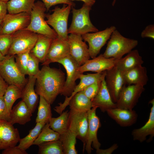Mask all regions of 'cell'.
<instances>
[{"label":"cell","mask_w":154,"mask_h":154,"mask_svg":"<svg viewBox=\"0 0 154 154\" xmlns=\"http://www.w3.org/2000/svg\"><path fill=\"white\" fill-rule=\"evenodd\" d=\"M36 76V93L42 96L50 104L60 94L65 81V74L60 70L43 65Z\"/></svg>","instance_id":"1"},{"label":"cell","mask_w":154,"mask_h":154,"mask_svg":"<svg viewBox=\"0 0 154 154\" xmlns=\"http://www.w3.org/2000/svg\"><path fill=\"white\" fill-rule=\"evenodd\" d=\"M138 44L137 40L124 37L116 29L112 32L102 54L107 58L118 59L130 52Z\"/></svg>","instance_id":"2"},{"label":"cell","mask_w":154,"mask_h":154,"mask_svg":"<svg viewBox=\"0 0 154 154\" xmlns=\"http://www.w3.org/2000/svg\"><path fill=\"white\" fill-rule=\"evenodd\" d=\"M46 11V8L42 2L38 1L35 2L30 14L29 23L25 29L37 34L53 38H57V33L50 27L45 20Z\"/></svg>","instance_id":"3"},{"label":"cell","mask_w":154,"mask_h":154,"mask_svg":"<svg viewBox=\"0 0 154 154\" xmlns=\"http://www.w3.org/2000/svg\"><path fill=\"white\" fill-rule=\"evenodd\" d=\"M92 7L84 3L79 9L72 7V18L71 24L68 30V33L82 35L88 33L98 31L90 19L89 13Z\"/></svg>","instance_id":"4"},{"label":"cell","mask_w":154,"mask_h":154,"mask_svg":"<svg viewBox=\"0 0 154 154\" xmlns=\"http://www.w3.org/2000/svg\"><path fill=\"white\" fill-rule=\"evenodd\" d=\"M72 7L64 4L61 8L56 7L52 14H46V23L52 27L60 39L68 40V21Z\"/></svg>","instance_id":"5"},{"label":"cell","mask_w":154,"mask_h":154,"mask_svg":"<svg viewBox=\"0 0 154 154\" xmlns=\"http://www.w3.org/2000/svg\"><path fill=\"white\" fill-rule=\"evenodd\" d=\"M15 59L14 55L5 56L0 62V74L9 85H15L23 90L27 80L18 69Z\"/></svg>","instance_id":"6"},{"label":"cell","mask_w":154,"mask_h":154,"mask_svg":"<svg viewBox=\"0 0 154 154\" xmlns=\"http://www.w3.org/2000/svg\"><path fill=\"white\" fill-rule=\"evenodd\" d=\"M12 42L7 55H15L31 51L37 40L38 34L25 29L11 35Z\"/></svg>","instance_id":"7"},{"label":"cell","mask_w":154,"mask_h":154,"mask_svg":"<svg viewBox=\"0 0 154 154\" xmlns=\"http://www.w3.org/2000/svg\"><path fill=\"white\" fill-rule=\"evenodd\" d=\"M55 62L62 64L66 70V79L60 94L65 97H69L76 85V80L79 79L81 74L83 73L78 70V68L80 66L70 55L55 60L53 62Z\"/></svg>","instance_id":"8"},{"label":"cell","mask_w":154,"mask_h":154,"mask_svg":"<svg viewBox=\"0 0 154 154\" xmlns=\"http://www.w3.org/2000/svg\"><path fill=\"white\" fill-rule=\"evenodd\" d=\"M97 108L93 107L87 112L88 126L84 149L89 154L93 149L92 147L96 150L101 145L97 137L98 131L101 126L100 119L96 114Z\"/></svg>","instance_id":"9"},{"label":"cell","mask_w":154,"mask_h":154,"mask_svg":"<svg viewBox=\"0 0 154 154\" xmlns=\"http://www.w3.org/2000/svg\"><path fill=\"white\" fill-rule=\"evenodd\" d=\"M116 29L115 26H112L101 31L82 35L83 40L88 44L90 57L93 58L97 56L102 48L109 39L112 32Z\"/></svg>","instance_id":"10"},{"label":"cell","mask_w":154,"mask_h":154,"mask_svg":"<svg viewBox=\"0 0 154 154\" xmlns=\"http://www.w3.org/2000/svg\"><path fill=\"white\" fill-rule=\"evenodd\" d=\"M145 90L144 86L139 84L124 86L116 103V107L133 110L137 104L139 98Z\"/></svg>","instance_id":"11"},{"label":"cell","mask_w":154,"mask_h":154,"mask_svg":"<svg viewBox=\"0 0 154 154\" xmlns=\"http://www.w3.org/2000/svg\"><path fill=\"white\" fill-rule=\"evenodd\" d=\"M30 20V14L26 12L7 14L3 19L1 34L11 35L26 28Z\"/></svg>","instance_id":"12"},{"label":"cell","mask_w":154,"mask_h":154,"mask_svg":"<svg viewBox=\"0 0 154 154\" xmlns=\"http://www.w3.org/2000/svg\"><path fill=\"white\" fill-rule=\"evenodd\" d=\"M106 74V71L94 74H82L79 78L80 80V82L76 85L71 95L69 97H65L64 102L59 103L58 105L54 108V110L60 114L68 106L70 100L75 94L82 91L86 87L92 83L102 82L105 79Z\"/></svg>","instance_id":"13"},{"label":"cell","mask_w":154,"mask_h":154,"mask_svg":"<svg viewBox=\"0 0 154 154\" xmlns=\"http://www.w3.org/2000/svg\"><path fill=\"white\" fill-rule=\"evenodd\" d=\"M83 40L80 35L70 34L68 36L70 55L80 66L83 64L90 58L88 47Z\"/></svg>","instance_id":"14"},{"label":"cell","mask_w":154,"mask_h":154,"mask_svg":"<svg viewBox=\"0 0 154 154\" xmlns=\"http://www.w3.org/2000/svg\"><path fill=\"white\" fill-rule=\"evenodd\" d=\"M105 80L112 100L116 103L123 88L125 85L123 72L114 66L106 71Z\"/></svg>","instance_id":"15"},{"label":"cell","mask_w":154,"mask_h":154,"mask_svg":"<svg viewBox=\"0 0 154 154\" xmlns=\"http://www.w3.org/2000/svg\"><path fill=\"white\" fill-rule=\"evenodd\" d=\"M88 126L87 112H74L70 111L68 129L76 134L85 146Z\"/></svg>","instance_id":"16"},{"label":"cell","mask_w":154,"mask_h":154,"mask_svg":"<svg viewBox=\"0 0 154 154\" xmlns=\"http://www.w3.org/2000/svg\"><path fill=\"white\" fill-rule=\"evenodd\" d=\"M20 139L17 128L8 121L0 120V150L16 146Z\"/></svg>","instance_id":"17"},{"label":"cell","mask_w":154,"mask_h":154,"mask_svg":"<svg viewBox=\"0 0 154 154\" xmlns=\"http://www.w3.org/2000/svg\"><path fill=\"white\" fill-rule=\"evenodd\" d=\"M116 60L113 58H106L101 54L92 59L88 60L79 67L78 70L82 73L87 71L101 72L114 66Z\"/></svg>","instance_id":"18"},{"label":"cell","mask_w":154,"mask_h":154,"mask_svg":"<svg viewBox=\"0 0 154 154\" xmlns=\"http://www.w3.org/2000/svg\"><path fill=\"white\" fill-rule=\"evenodd\" d=\"M69 55L70 49L68 40L58 37L54 38L44 61L42 65H48L55 60L64 58Z\"/></svg>","instance_id":"19"},{"label":"cell","mask_w":154,"mask_h":154,"mask_svg":"<svg viewBox=\"0 0 154 154\" xmlns=\"http://www.w3.org/2000/svg\"><path fill=\"white\" fill-rule=\"evenodd\" d=\"M106 112L111 118L120 126L123 127H129L137 121L138 115L133 110L115 108L108 110Z\"/></svg>","instance_id":"20"},{"label":"cell","mask_w":154,"mask_h":154,"mask_svg":"<svg viewBox=\"0 0 154 154\" xmlns=\"http://www.w3.org/2000/svg\"><path fill=\"white\" fill-rule=\"evenodd\" d=\"M149 103L152 104L149 119L143 126L141 127L134 129L131 132L133 140L142 143L146 139L147 137L149 135L150 141L154 135V99L151 100Z\"/></svg>","instance_id":"21"},{"label":"cell","mask_w":154,"mask_h":154,"mask_svg":"<svg viewBox=\"0 0 154 154\" xmlns=\"http://www.w3.org/2000/svg\"><path fill=\"white\" fill-rule=\"evenodd\" d=\"M91 101L92 107L99 108L103 112H106L109 109L116 108V103L112 101L107 87L105 79L101 82L98 93Z\"/></svg>","instance_id":"22"},{"label":"cell","mask_w":154,"mask_h":154,"mask_svg":"<svg viewBox=\"0 0 154 154\" xmlns=\"http://www.w3.org/2000/svg\"><path fill=\"white\" fill-rule=\"evenodd\" d=\"M36 80V76H29L27 83L22 90L21 97L32 113L35 110L38 99V95L35 89Z\"/></svg>","instance_id":"23"},{"label":"cell","mask_w":154,"mask_h":154,"mask_svg":"<svg viewBox=\"0 0 154 154\" xmlns=\"http://www.w3.org/2000/svg\"><path fill=\"white\" fill-rule=\"evenodd\" d=\"M122 72L125 85L139 84L144 86L148 81L146 68L142 65Z\"/></svg>","instance_id":"24"},{"label":"cell","mask_w":154,"mask_h":154,"mask_svg":"<svg viewBox=\"0 0 154 154\" xmlns=\"http://www.w3.org/2000/svg\"><path fill=\"white\" fill-rule=\"evenodd\" d=\"M32 114L26 104L21 100L12 109L9 122L13 125L15 123L24 125L31 120Z\"/></svg>","instance_id":"25"},{"label":"cell","mask_w":154,"mask_h":154,"mask_svg":"<svg viewBox=\"0 0 154 154\" xmlns=\"http://www.w3.org/2000/svg\"><path fill=\"white\" fill-rule=\"evenodd\" d=\"M144 62L137 50H132L125 57L116 59L115 66L122 72L142 65Z\"/></svg>","instance_id":"26"},{"label":"cell","mask_w":154,"mask_h":154,"mask_svg":"<svg viewBox=\"0 0 154 154\" xmlns=\"http://www.w3.org/2000/svg\"><path fill=\"white\" fill-rule=\"evenodd\" d=\"M54 38L40 34H38L35 45L30 52L36 57L40 62L43 63Z\"/></svg>","instance_id":"27"},{"label":"cell","mask_w":154,"mask_h":154,"mask_svg":"<svg viewBox=\"0 0 154 154\" xmlns=\"http://www.w3.org/2000/svg\"><path fill=\"white\" fill-rule=\"evenodd\" d=\"M68 106L70 110L74 112H87L92 107L91 100L84 94L82 91L72 97Z\"/></svg>","instance_id":"28"},{"label":"cell","mask_w":154,"mask_h":154,"mask_svg":"<svg viewBox=\"0 0 154 154\" xmlns=\"http://www.w3.org/2000/svg\"><path fill=\"white\" fill-rule=\"evenodd\" d=\"M36 0H10L7 2L9 13L26 12L30 14Z\"/></svg>","instance_id":"29"},{"label":"cell","mask_w":154,"mask_h":154,"mask_svg":"<svg viewBox=\"0 0 154 154\" xmlns=\"http://www.w3.org/2000/svg\"><path fill=\"white\" fill-rule=\"evenodd\" d=\"M77 135L75 133L68 129L62 134L60 135V141L64 154H77L76 149Z\"/></svg>","instance_id":"30"},{"label":"cell","mask_w":154,"mask_h":154,"mask_svg":"<svg viewBox=\"0 0 154 154\" xmlns=\"http://www.w3.org/2000/svg\"><path fill=\"white\" fill-rule=\"evenodd\" d=\"M69 114V112L67 110L58 117H51L48 122L50 128L60 135L65 132L68 129Z\"/></svg>","instance_id":"31"},{"label":"cell","mask_w":154,"mask_h":154,"mask_svg":"<svg viewBox=\"0 0 154 154\" xmlns=\"http://www.w3.org/2000/svg\"><path fill=\"white\" fill-rule=\"evenodd\" d=\"M45 122H37L35 127L31 129L29 133L25 137L20 139L17 146L21 149L26 151L33 143L37 138L42 128L46 123Z\"/></svg>","instance_id":"32"},{"label":"cell","mask_w":154,"mask_h":154,"mask_svg":"<svg viewBox=\"0 0 154 154\" xmlns=\"http://www.w3.org/2000/svg\"><path fill=\"white\" fill-rule=\"evenodd\" d=\"M22 90L14 85H9L3 96L7 111L9 115L15 101L21 98Z\"/></svg>","instance_id":"33"},{"label":"cell","mask_w":154,"mask_h":154,"mask_svg":"<svg viewBox=\"0 0 154 154\" xmlns=\"http://www.w3.org/2000/svg\"><path fill=\"white\" fill-rule=\"evenodd\" d=\"M60 134L50 127L48 122L42 128L33 145H38L44 143L59 140Z\"/></svg>","instance_id":"34"},{"label":"cell","mask_w":154,"mask_h":154,"mask_svg":"<svg viewBox=\"0 0 154 154\" xmlns=\"http://www.w3.org/2000/svg\"><path fill=\"white\" fill-rule=\"evenodd\" d=\"M39 96V104L36 123H47L52 117L50 104L42 96Z\"/></svg>","instance_id":"35"},{"label":"cell","mask_w":154,"mask_h":154,"mask_svg":"<svg viewBox=\"0 0 154 154\" xmlns=\"http://www.w3.org/2000/svg\"><path fill=\"white\" fill-rule=\"evenodd\" d=\"M38 146V154H64L62 143L59 140L44 143Z\"/></svg>","instance_id":"36"},{"label":"cell","mask_w":154,"mask_h":154,"mask_svg":"<svg viewBox=\"0 0 154 154\" xmlns=\"http://www.w3.org/2000/svg\"><path fill=\"white\" fill-rule=\"evenodd\" d=\"M30 51H27L15 55V63L20 72L27 75V64Z\"/></svg>","instance_id":"37"},{"label":"cell","mask_w":154,"mask_h":154,"mask_svg":"<svg viewBox=\"0 0 154 154\" xmlns=\"http://www.w3.org/2000/svg\"><path fill=\"white\" fill-rule=\"evenodd\" d=\"M39 62V60L30 52L27 64V75L36 76L40 70Z\"/></svg>","instance_id":"38"},{"label":"cell","mask_w":154,"mask_h":154,"mask_svg":"<svg viewBox=\"0 0 154 154\" xmlns=\"http://www.w3.org/2000/svg\"><path fill=\"white\" fill-rule=\"evenodd\" d=\"M12 42L11 35L0 34V52L4 56L7 55Z\"/></svg>","instance_id":"39"},{"label":"cell","mask_w":154,"mask_h":154,"mask_svg":"<svg viewBox=\"0 0 154 154\" xmlns=\"http://www.w3.org/2000/svg\"><path fill=\"white\" fill-rule=\"evenodd\" d=\"M102 82H94L86 87L82 90L84 94L89 99L92 100L98 93L101 87Z\"/></svg>","instance_id":"40"},{"label":"cell","mask_w":154,"mask_h":154,"mask_svg":"<svg viewBox=\"0 0 154 154\" xmlns=\"http://www.w3.org/2000/svg\"><path fill=\"white\" fill-rule=\"evenodd\" d=\"M44 5L46 11H48L50 8L54 5L58 4H64L70 5L72 7L75 6V4L68 0H41Z\"/></svg>","instance_id":"41"},{"label":"cell","mask_w":154,"mask_h":154,"mask_svg":"<svg viewBox=\"0 0 154 154\" xmlns=\"http://www.w3.org/2000/svg\"><path fill=\"white\" fill-rule=\"evenodd\" d=\"M8 122L10 120V115L7 111L3 96H0V120Z\"/></svg>","instance_id":"42"},{"label":"cell","mask_w":154,"mask_h":154,"mask_svg":"<svg viewBox=\"0 0 154 154\" xmlns=\"http://www.w3.org/2000/svg\"><path fill=\"white\" fill-rule=\"evenodd\" d=\"M142 38H149L154 39V25L150 24L147 26L141 33Z\"/></svg>","instance_id":"43"},{"label":"cell","mask_w":154,"mask_h":154,"mask_svg":"<svg viewBox=\"0 0 154 154\" xmlns=\"http://www.w3.org/2000/svg\"><path fill=\"white\" fill-rule=\"evenodd\" d=\"M2 154H27L26 151L19 148L18 146H15L10 147L3 150Z\"/></svg>","instance_id":"44"},{"label":"cell","mask_w":154,"mask_h":154,"mask_svg":"<svg viewBox=\"0 0 154 154\" xmlns=\"http://www.w3.org/2000/svg\"><path fill=\"white\" fill-rule=\"evenodd\" d=\"M118 146L117 144H114L110 148L102 149L100 148L96 150V153L98 154H111L114 150L117 149Z\"/></svg>","instance_id":"45"},{"label":"cell","mask_w":154,"mask_h":154,"mask_svg":"<svg viewBox=\"0 0 154 154\" xmlns=\"http://www.w3.org/2000/svg\"><path fill=\"white\" fill-rule=\"evenodd\" d=\"M7 11V2L0 1V19H3Z\"/></svg>","instance_id":"46"},{"label":"cell","mask_w":154,"mask_h":154,"mask_svg":"<svg viewBox=\"0 0 154 154\" xmlns=\"http://www.w3.org/2000/svg\"><path fill=\"white\" fill-rule=\"evenodd\" d=\"M8 86L0 74V96L4 95Z\"/></svg>","instance_id":"47"},{"label":"cell","mask_w":154,"mask_h":154,"mask_svg":"<svg viewBox=\"0 0 154 154\" xmlns=\"http://www.w3.org/2000/svg\"><path fill=\"white\" fill-rule=\"evenodd\" d=\"M69 1H80L84 2V3L87 4L91 6L93 5L96 2L95 0H68Z\"/></svg>","instance_id":"48"},{"label":"cell","mask_w":154,"mask_h":154,"mask_svg":"<svg viewBox=\"0 0 154 154\" xmlns=\"http://www.w3.org/2000/svg\"><path fill=\"white\" fill-rule=\"evenodd\" d=\"M5 56L3 55L0 52V62L5 58Z\"/></svg>","instance_id":"49"},{"label":"cell","mask_w":154,"mask_h":154,"mask_svg":"<svg viewBox=\"0 0 154 154\" xmlns=\"http://www.w3.org/2000/svg\"><path fill=\"white\" fill-rule=\"evenodd\" d=\"M116 0H113V2H112V5L113 6H114V5L115 4V3H116Z\"/></svg>","instance_id":"50"},{"label":"cell","mask_w":154,"mask_h":154,"mask_svg":"<svg viewBox=\"0 0 154 154\" xmlns=\"http://www.w3.org/2000/svg\"><path fill=\"white\" fill-rule=\"evenodd\" d=\"M2 27V23L0 25V34H1Z\"/></svg>","instance_id":"51"},{"label":"cell","mask_w":154,"mask_h":154,"mask_svg":"<svg viewBox=\"0 0 154 154\" xmlns=\"http://www.w3.org/2000/svg\"><path fill=\"white\" fill-rule=\"evenodd\" d=\"M9 0H0V1H1L7 2H8V1H9Z\"/></svg>","instance_id":"52"},{"label":"cell","mask_w":154,"mask_h":154,"mask_svg":"<svg viewBox=\"0 0 154 154\" xmlns=\"http://www.w3.org/2000/svg\"><path fill=\"white\" fill-rule=\"evenodd\" d=\"M3 19H0V25L1 24L3 21Z\"/></svg>","instance_id":"53"}]
</instances>
